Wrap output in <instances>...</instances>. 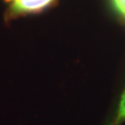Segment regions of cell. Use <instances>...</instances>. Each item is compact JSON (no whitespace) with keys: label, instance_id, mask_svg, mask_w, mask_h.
<instances>
[{"label":"cell","instance_id":"obj_1","mask_svg":"<svg viewBox=\"0 0 125 125\" xmlns=\"http://www.w3.org/2000/svg\"><path fill=\"white\" fill-rule=\"evenodd\" d=\"M54 0H5L13 16L37 14L51 5Z\"/></svg>","mask_w":125,"mask_h":125},{"label":"cell","instance_id":"obj_2","mask_svg":"<svg viewBox=\"0 0 125 125\" xmlns=\"http://www.w3.org/2000/svg\"><path fill=\"white\" fill-rule=\"evenodd\" d=\"M123 122H125V90L123 91L122 95L120 97L118 109H117V114L112 125H120Z\"/></svg>","mask_w":125,"mask_h":125},{"label":"cell","instance_id":"obj_3","mask_svg":"<svg viewBox=\"0 0 125 125\" xmlns=\"http://www.w3.org/2000/svg\"><path fill=\"white\" fill-rule=\"evenodd\" d=\"M116 10L125 18V0H112Z\"/></svg>","mask_w":125,"mask_h":125}]
</instances>
